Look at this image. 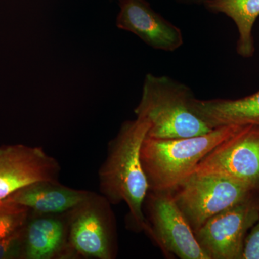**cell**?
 <instances>
[{
  "instance_id": "1",
  "label": "cell",
  "mask_w": 259,
  "mask_h": 259,
  "mask_svg": "<svg viewBox=\"0 0 259 259\" xmlns=\"http://www.w3.org/2000/svg\"><path fill=\"white\" fill-rule=\"evenodd\" d=\"M149 124L136 117L121 125L109 143L106 159L99 171L100 190L112 204L125 202L128 207L130 226L136 232L148 230L144 213V201L149 192L141 161V148Z\"/></svg>"
},
{
  "instance_id": "2",
  "label": "cell",
  "mask_w": 259,
  "mask_h": 259,
  "mask_svg": "<svg viewBox=\"0 0 259 259\" xmlns=\"http://www.w3.org/2000/svg\"><path fill=\"white\" fill-rule=\"evenodd\" d=\"M194 93L185 83L167 76L148 74L135 109L136 117L149 124L146 137L188 138L208 134L212 127L194 111Z\"/></svg>"
},
{
  "instance_id": "3",
  "label": "cell",
  "mask_w": 259,
  "mask_h": 259,
  "mask_svg": "<svg viewBox=\"0 0 259 259\" xmlns=\"http://www.w3.org/2000/svg\"><path fill=\"white\" fill-rule=\"evenodd\" d=\"M245 126L226 125L208 134L188 138L155 139L146 137L141 161L149 191H171L190 176L199 162L218 145Z\"/></svg>"
},
{
  "instance_id": "4",
  "label": "cell",
  "mask_w": 259,
  "mask_h": 259,
  "mask_svg": "<svg viewBox=\"0 0 259 259\" xmlns=\"http://www.w3.org/2000/svg\"><path fill=\"white\" fill-rule=\"evenodd\" d=\"M110 204L101 194L90 192L84 200L66 212L72 259L115 258V221Z\"/></svg>"
},
{
  "instance_id": "5",
  "label": "cell",
  "mask_w": 259,
  "mask_h": 259,
  "mask_svg": "<svg viewBox=\"0 0 259 259\" xmlns=\"http://www.w3.org/2000/svg\"><path fill=\"white\" fill-rule=\"evenodd\" d=\"M171 192L194 232L209 218L258 192L229 177L193 173Z\"/></svg>"
},
{
  "instance_id": "6",
  "label": "cell",
  "mask_w": 259,
  "mask_h": 259,
  "mask_svg": "<svg viewBox=\"0 0 259 259\" xmlns=\"http://www.w3.org/2000/svg\"><path fill=\"white\" fill-rule=\"evenodd\" d=\"M148 212L146 233L163 253L181 259H210L196 239L171 191L151 192Z\"/></svg>"
},
{
  "instance_id": "7",
  "label": "cell",
  "mask_w": 259,
  "mask_h": 259,
  "mask_svg": "<svg viewBox=\"0 0 259 259\" xmlns=\"http://www.w3.org/2000/svg\"><path fill=\"white\" fill-rule=\"evenodd\" d=\"M258 217L259 197L255 194L209 218L194 235L210 259H241L247 233Z\"/></svg>"
},
{
  "instance_id": "8",
  "label": "cell",
  "mask_w": 259,
  "mask_h": 259,
  "mask_svg": "<svg viewBox=\"0 0 259 259\" xmlns=\"http://www.w3.org/2000/svg\"><path fill=\"white\" fill-rule=\"evenodd\" d=\"M193 173L222 175L259 192V126H245L218 145Z\"/></svg>"
},
{
  "instance_id": "9",
  "label": "cell",
  "mask_w": 259,
  "mask_h": 259,
  "mask_svg": "<svg viewBox=\"0 0 259 259\" xmlns=\"http://www.w3.org/2000/svg\"><path fill=\"white\" fill-rule=\"evenodd\" d=\"M61 167L39 146H0V200L38 181H59Z\"/></svg>"
},
{
  "instance_id": "10",
  "label": "cell",
  "mask_w": 259,
  "mask_h": 259,
  "mask_svg": "<svg viewBox=\"0 0 259 259\" xmlns=\"http://www.w3.org/2000/svg\"><path fill=\"white\" fill-rule=\"evenodd\" d=\"M116 25L132 32L148 46L173 52L184 44L180 28L156 13L146 0H119Z\"/></svg>"
},
{
  "instance_id": "11",
  "label": "cell",
  "mask_w": 259,
  "mask_h": 259,
  "mask_svg": "<svg viewBox=\"0 0 259 259\" xmlns=\"http://www.w3.org/2000/svg\"><path fill=\"white\" fill-rule=\"evenodd\" d=\"M24 231L23 259H72L66 212L38 214L30 211Z\"/></svg>"
},
{
  "instance_id": "12",
  "label": "cell",
  "mask_w": 259,
  "mask_h": 259,
  "mask_svg": "<svg viewBox=\"0 0 259 259\" xmlns=\"http://www.w3.org/2000/svg\"><path fill=\"white\" fill-rule=\"evenodd\" d=\"M90 191L75 190L59 181L33 182L17 190L8 199L38 214H63L87 198Z\"/></svg>"
},
{
  "instance_id": "13",
  "label": "cell",
  "mask_w": 259,
  "mask_h": 259,
  "mask_svg": "<svg viewBox=\"0 0 259 259\" xmlns=\"http://www.w3.org/2000/svg\"><path fill=\"white\" fill-rule=\"evenodd\" d=\"M193 108L213 129L226 125L259 126V91L236 100L194 98Z\"/></svg>"
},
{
  "instance_id": "14",
  "label": "cell",
  "mask_w": 259,
  "mask_h": 259,
  "mask_svg": "<svg viewBox=\"0 0 259 259\" xmlns=\"http://www.w3.org/2000/svg\"><path fill=\"white\" fill-rule=\"evenodd\" d=\"M206 9L215 14L231 18L238 32L236 51L243 58H250L255 53L253 28L259 17V0H206Z\"/></svg>"
},
{
  "instance_id": "15",
  "label": "cell",
  "mask_w": 259,
  "mask_h": 259,
  "mask_svg": "<svg viewBox=\"0 0 259 259\" xmlns=\"http://www.w3.org/2000/svg\"><path fill=\"white\" fill-rule=\"evenodd\" d=\"M30 209L8 199L0 200V240L23 227Z\"/></svg>"
},
{
  "instance_id": "16",
  "label": "cell",
  "mask_w": 259,
  "mask_h": 259,
  "mask_svg": "<svg viewBox=\"0 0 259 259\" xmlns=\"http://www.w3.org/2000/svg\"><path fill=\"white\" fill-rule=\"evenodd\" d=\"M24 226L0 240V259H23Z\"/></svg>"
},
{
  "instance_id": "17",
  "label": "cell",
  "mask_w": 259,
  "mask_h": 259,
  "mask_svg": "<svg viewBox=\"0 0 259 259\" xmlns=\"http://www.w3.org/2000/svg\"><path fill=\"white\" fill-rule=\"evenodd\" d=\"M241 259H259V217L245 238Z\"/></svg>"
},
{
  "instance_id": "18",
  "label": "cell",
  "mask_w": 259,
  "mask_h": 259,
  "mask_svg": "<svg viewBox=\"0 0 259 259\" xmlns=\"http://www.w3.org/2000/svg\"><path fill=\"white\" fill-rule=\"evenodd\" d=\"M176 1L184 4H201V3L203 4L206 0H176Z\"/></svg>"
},
{
  "instance_id": "19",
  "label": "cell",
  "mask_w": 259,
  "mask_h": 259,
  "mask_svg": "<svg viewBox=\"0 0 259 259\" xmlns=\"http://www.w3.org/2000/svg\"><path fill=\"white\" fill-rule=\"evenodd\" d=\"M117 1H119V0H117Z\"/></svg>"
}]
</instances>
